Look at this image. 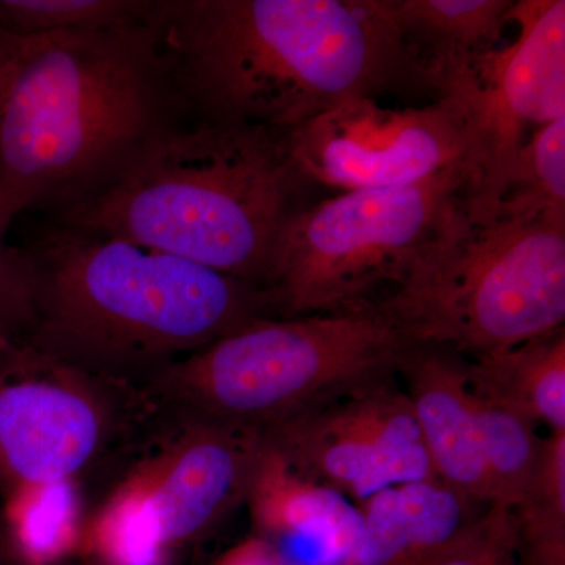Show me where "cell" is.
<instances>
[{"label": "cell", "instance_id": "16", "mask_svg": "<svg viewBox=\"0 0 565 565\" xmlns=\"http://www.w3.org/2000/svg\"><path fill=\"white\" fill-rule=\"evenodd\" d=\"M471 392L511 408L550 433L565 430V330L467 360Z\"/></svg>", "mask_w": 565, "mask_h": 565}, {"label": "cell", "instance_id": "12", "mask_svg": "<svg viewBox=\"0 0 565 565\" xmlns=\"http://www.w3.org/2000/svg\"><path fill=\"white\" fill-rule=\"evenodd\" d=\"M161 427L126 475L170 550L200 541L245 505L263 452L247 427L152 415Z\"/></svg>", "mask_w": 565, "mask_h": 565}, {"label": "cell", "instance_id": "17", "mask_svg": "<svg viewBox=\"0 0 565 565\" xmlns=\"http://www.w3.org/2000/svg\"><path fill=\"white\" fill-rule=\"evenodd\" d=\"M514 0H394L405 41L430 66L494 50Z\"/></svg>", "mask_w": 565, "mask_h": 565}, {"label": "cell", "instance_id": "5", "mask_svg": "<svg viewBox=\"0 0 565 565\" xmlns=\"http://www.w3.org/2000/svg\"><path fill=\"white\" fill-rule=\"evenodd\" d=\"M416 345L381 302L263 319L170 364L140 390L152 415L263 433L399 377Z\"/></svg>", "mask_w": 565, "mask_h": 565}, {"label": "cell", "instance_id": "27", "mask_svg": "<svg viewBox=\"0 0 565 565\" xmlns=\"http://www.w3.org/2000/svg\"><path fill=\"white\" fill-rule=\"evenodd\" d=\"M18 50H20V36L0 31V111H2L3 98L9 88Z\"/></svg>", "mask_w": 565, "mask_h": 565}, {"label": "cell", "instance_id": "2", "mask_svg": "<svg viewBox=\"0 0 565 565\" xmlns=\"http://www.w3.org/2000/svg\"><path fill=\"white\" fill-rule=\"evenodd\" d=\"M188 118L151 21L20 36L0 111V239L18 215L61 214Z\"/></svg>", "mask_w": 565, "mask_h": 565}, {"label": "cell", "instance_id": "21", "mask_svg": "<svg viewBox=\"0 0 565 565\" xmlns=\"http://www.w3.org/2000/svg\"><path fill=\"white\" fill-rule=\"evenodd\" d=\"M471 394L484 452L487 504L512 511L530 487L544 437H539V426L525 416Z\"/></svg>", "mask_w": 565, "mask_h": 565}, {"label": "cell", "instance_id": "1", "mask_svg": "<svg viewBox=\"0 0 565 565\" xmlns=\"http://www.w3.org/2000/svg\"><path fill=\"white\" fill-rule=\"evenodd\" d=\"M151 25L196 120L288 132L349 99L430 95L394 0H158Z\"/></svg>", "mask_w": 565, "mask_h": 565}, {"label": "cell", "instance_id": "19", "mask_svg": "<svg viewBox=\"0 0 565 565\" xmlns=\"http://www.w3.org/2000/svg\"><path fill=\"white\" fill-rule=\"evenodd\" d=\"M79 550L99 565H167L172 555L128 475L87 511Z\"/></svg>", "mask_w": 565, "mask_h": 565}, {"label": "cell", "instance_id": "3", "mask_svg": "<svg viewBox=\"0 0 565 565\" xmlns=\"http://www.w3.org/2000/svg\"><path fill=\"white\" fill-rule=\"evenodd\" d=\"M22 250L33 319L20 341L115 384L141 390L178 360L278 319L266 289L120 237L43 217Z\"/></svg>", "mask_w": 565, "mask_h": 565}, {"label": "cell", "instance_id": "10", "mask_svg": "<svg viewBox=\"0 0 565 565\" xmlns=\"http://www.w3.org/2000/svg\"><path fill=\"white\" fill-rule=\"evenodd\" d=\"M286 139L315 188L377 191L416 184L455 167L468 170L462 125L438 102L397 109L375 98H353L286 132Z\"/></svg>", "mask_w": 565, "mask_h": 565}, {"label": "cell", "instance_id": "18", "mask_svg": "<svg viewBox=\"0 0 565 565\" xmlns=\"http://www.w3.org/2000/svg\"><path fill=\"white\" fill-rule=\"evenodd\" d=\"M3 557L17 565H52L79 550L87 509L81 479L52 482L3 498Z\"/></svg>", "mask_w": 565, "mask_h": 565}, {"label": "cell", "instance_id": "9", "mask_svg": "<svg viewBox=\"0 0 565 565\" xmlns=\"http://www.w3.org/2000/svg\"><path fill=\"white\" fill-rule=\"evenodd\" d=\"M140 390L96 377L24 341L0 343V494L81 479L136 423Z\"/></svg>", "mask_w": 565, "mask_h": 565}, {"label": "cell", "instance_id": "24", "mask_svg": "<svg viewBox=\"0 0 565 565\" xmlns=\"http://www.w3.org/2000/svg\"><path fill=\"white\" fill-rule=\"evenodd\" d=\"M516 557L514 515L487 505L430 565H516Z\"/></svg>", "mask_w": 565, "mask_h": 565}, {"label": "cell", "instance_id": "6", "mask_svg": "<svg viewBox=\"0 0 565 565\" xmlns=\"http://www.w3.org/2000/svg\"><path fill=\"white\" fill-rule=\"evenodd\" d=\"M463 192L379 302L415 344L467 360L564 327L565 214L512 217L478 210Z\"/></svg>", "mask_w": 565, "mask_h": 565}, {"label": "cell", "instance_id": "4", "mask_svg": "<svg viewBox=\"0 0 565 565\" xmlns=\"http://www.w3.org/2000/svg\"><path fill=\"white\" fill-rule=\"evenodd\" d=\"M315 185L285 131L182 118L98 192L50 221L120 237L264 288L275 244Z\"/></svg>", "mask_w": 565, "mask_h": 565}, {"label": "cell", "instance_id": "8", "mask_svg": "<svg viewBox=\"0 0 565 565\" xmlns=\"http://www.w3.org/2000/svg\"><path fill=\"white\" fill-rule=\"evenodd\" d=\"M508 46L429 68L430 98L455 111L468 141L463 195L490 210L516 154L542 126L565 118V2L516 0Z\"/></svg>", "mask_w": 565, "mask_h": 565}, {"label": "cell", "instance_id": "14", "mask_svg": "<svg viewBox=\"0 0 565 565\" xmlns=\"http://www.w3.org/2000/svg\"><path fill=\"white\" fill-rule=\"evenodd\" d=\"M399 377L438 481L473 503L489 505L467 359L449 349L416 344L405 353Z\"/></svg>", "mask_w": 565, "mask_h": 565}, {"label": "cell", "instance_id": "11", "mask_svg": "<svg viewBox=\"0 0 565 565\" xmlns=\"http://www.w3.org/2000/svg\"><path fill=\"white\" fill-rule=\"evenodd\" d=\"M396 381L360 390L263 430L305 478L363 503L390 487L437 479L414 407Z\"/></svg>", "mask_w": 565, "mask_h": 565}, {"label": "cell", "instance_id": "13", "mask_svg": "<svg viewBox=\"0 0 565 565\" xmlns=\"http://www.w3.org/2000/svg\"><path fill=\"white\" fill-rule=\"evenodd\" d=\"M245 505L253 535L292 565H343L362 535L351 500L294 471L266 441Z\"/></svg>", "mask_w": 565, "mask_h": 565}, {"label": "cell", "instance_id": "23", "mask_svg": "<svg viewBox=\"0 0 565 565\" xmlns=\"http://www.w3.org/2000/svg\"><path fill=\"white\" fill-rule=\"evenodd\" d=\"M158 0H0V31L18 36L148 24Z\"/></svg>", "mask_w": 565, "mask_h": 565}, {"label": "cell", "instance_id": "15", "mask_svg": "<svg viewBox=\"0 0 565 565\" xmlns=\"http://www.w3.org/2000/svg\"><path fill=\"white\" fill-rule=\"evenodd\" d=\"M486 508L438 479L390 487L356 504L362 535L343 565H430Z\"/></svg>", "mask_w": 565, "mask_h": 565}, {"label": "cell", "instance_id": "25", "mask_svg": "<svg viewBox=\"0 0 565 565\" xmlns=\"http://www.w3.org/2000/svg\"><path fill=\"white\" fill-rule=\"evenodd\" d=\"M33 319V273L22 247L0 239V343L20 341Z\"/></svg>", "mask_w": 565, "mask_h": 565}, {"label": "cell", "instance_id": "26", "mask_svg": "<svg viewBox=\"0 0 565 565\" xmlns=\"http://www.w3.org/2000/svg\"><path fill=\"white\" fill-rule=\"evenodd\" d=\"M210 565H292L262 539H245Z\"/></svg>", "mask_w": 565, "mask_h": 565}, {"label": "cell", "instance_id": "22", "mask_svg": "<svg viewBox=\"0 0 565 565\" xmlns=\"http://www.w3.org/2000/svg\"><path fill=\"white\" fill-rule=\"evenodd\" d=\"M484 211L520 218L565 214V118L533 132L516 154L497 202Z\"/></svg>", "mask_w": 565, "mask_h": 565}, {"label": "cell", "instance_id": "20", "mask_svg": "<svg viewBox=\"0 0 565 565\" xmlns=\"http://www.w3.org/2000/svg\"><path fill=\"white\" fill-rule=\"evenodd\" d=\"M511 512L523 564L565 565V430L544 437L530 487Z\"/></svg>", "mask_w": 565, "mask_h": 565}, {"label": "cell", "instance_id": "28", "mask_svg": "<svg viewBox=\"0 0 565 565\" xmlns=\"http://www.w3.org/2000/svg\"><path fill=\"white\" fill-rule=\"evenodd\" d=\"M0 565H17L14 563H11V561L7 559V557H3L0 555Z\"/></svg>", "mask_w": 565, "mask_h": 565}, {"label": "cell", "instance_id": "7", "mask_svg": "<svg viewBox=\"0 0 565 565\" xmlns=\"http://www.w3.org/2000/svg\"><path fill=\"white\" fill-rule=\"evenodd\" d=\"M467 167L416 184L341 192L296 212L278 236L266 289L278 319L337 313L396 288L434 239Z\"/></svg>", "mask_w": 565, "mask_h": 565}]
</instances>
